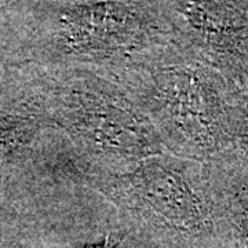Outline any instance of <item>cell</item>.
Segmentation results:
<instances>
[{
    "label": "cell",
    "instance_id": "1",
    "mask_svg": "<svg viewBox=\"0 0 248 248\" xmlns=\"http://www.w3.org/2000/svg\"><path fill=\"white\" fill-rule=\"evenodd\" d=\"M98 72L133 98L170 155L211 163L239 151L243 91L178 48L138 66Z\"/></svg>",
    "mask_w": 248,
    "mask_h": 248
},
{
    "label": "cell",
    "instance_id": "2",
    "mask_svg": "<svg viewBox=\"0 0 248 248\" xmlns=\"http://www.w3.org/2000/svg\"><path fill=\"white\" fill-rule=\"evenodd\" d=\"M87 185L155 248H226L205 163L170 153L117 169L84 166Z\"/></svg>",
    "mask_w": 248,
    "mask_h": 248
},
{
    "label": "cell",
    "instance_id": "3",
    "mask_svg": "<svg viewBox=\"0 0 248 248\" xmlns=\"http://www.w3.org/2000/svg\"><path fill=\"white\" fill-rule=\"evenodd\" d=\"M36 10L47 68L117 71L177 48L163 1H46Z\"/></svg>",
    "mask_w": 248,
    "mask_h": 248
},
{
    "label": "cell",
    "instance_id": "4",
    "mask_svg": "<svg viewBox=\"0 0 248 248\" xmlns=\"http://www.w3.org/2000/svg\"><path fill=\"white\" fill-rule=\"evenodd\" d=\"M40 86L48 125L71 138L84 166L117 169L167 153L141 108L104 73L47 68Z\"/></svg>",
    "mask_w": 248,
    "mask_h": 248
},
{
    "label": "cell",
    "instance_id": "5",
    "mask_svg": "<svg viewBox=\"0 0 248 248\" xmlns=\"http://www.w3.org/2000/svg\"><path fill=\"white\" fill-rule=\"evenodd\" d=\"M181 53L248 90V1H163Z\"/></svg>",
    "mask_w": 248,
    "mask_h": 248
},
{
    "label": "cell",
    "instance_id": "6",
    "mask_svg": "<svg viewBox=\"0 0 248 248\" xmlns=\"http://www.w3.org/2000/svg\"><path fill=\"white\" fill-rule=\"evenodd\" d=\"M226 248H248V156L236 151L205 163Z\"/></svg>",
    "mask_w": 248,
    "mask_h": 248
},
{
    "label": "cell",
    "instance_id": "7",
    "mask_svg": "<svg viewBox=\"0 0 248 248\" xmlns=\"http://www.w3.org/2000/svg\"><path fill=\"white\" fill-rule=\"evenodd\" d=\"M239 152L248 156V90L243 91V131Z\"/></svg>",
    "mask_w": 248,
    "mask_h": 248
},
{
    "label": "cell",
    "instance_id": "8",
    "mask_svg": "<svg viewBox=\"0 0 248 248\" xmlns=\"http://www.w3.org/2000/svg\"><path fill=\"white\" fill-rule=\"evenodd\" d=\"M101 248H107V247H101Z\"/></svg>",
    "mask_w": 248,
    "mask_h": 248
}]
</instances>
